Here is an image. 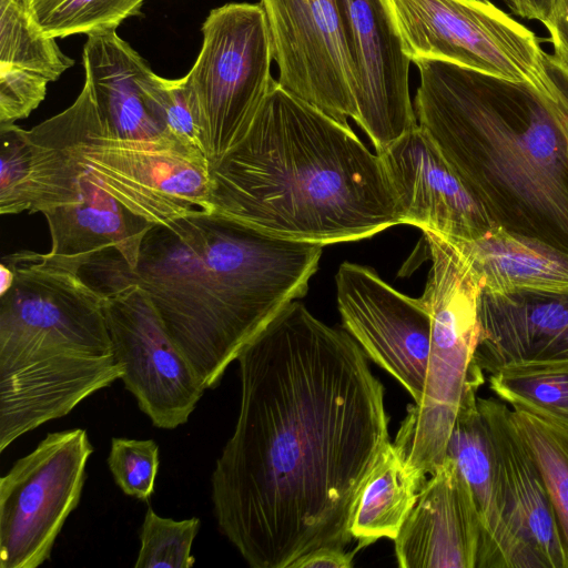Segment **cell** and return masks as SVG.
Returning <instances> with one entry per match:
<instances>
[{"label":"cell","instance_id":"cell-5","mask_svg":"<svg viewBox=\"0 0 568 568\" xmlns=\"http://www.w3.org/2000/svg\"><path fill=\"white\" fill-rule=\"evenodd\" d=\"M1 262L14 273L0 294V452L68 415L122 376L104 296L80 274L20 251Z\"/></svg>","mask_w":568,"mask_h":568},{"label":"cell","instance_id":"cell-21","mask_svg":"<svg viewBox=\"0 0 568 568\" xmlns=\"http://www.w3.org/2000/svg\"><path fill=\"white\" fill-rule=\"evenodd\" d=\"M51 247L42 257L78 273L97 254L113 248L130 268L139 263L146 233L154 226L92 183L84 202L45 210Z\"/></svg>","mask_w":568,"mask_h":568},{"label":"cell","instance_id":"cell-34","mask_svg":"<svg viewBox=\"0 0 568 568\" xmlns=\"http://www.w3.org/2000/svg\"><path fill=\"white\" fill-rule=\"evenodd\" d=\"M358 550L346 552L342 548L322 547L304 554L290 568H351Z\"/></svg>","mask_w":568,"mask_h":568},{"label":"cell","instance_id":"cell-20","mask_svg":"<svg viewBox=\"0 0 568 568\" xmlns=\"http://www.w3.org/2000/svg\"><path fill=\"white\" fill-rule=\"evenodd\" d=\"M477 398V392H473L464 400L446 449V456L465 478L479 516L481 545L477 568H530L505 516L493 444Z\"/></svg>","mask_w":568,"mask_h":568},{"label":"cell","instance_id":"cell-3","mask_svg":"<svg viewBox=\"0 0 568 568\" xmlns=\"http://www.w3.org/2000/svg\"><path fill=\"white\" fill-rule=\"evenodd\" d=\"M211 175L213 214L276 237L324 246L399 224L379 155L277 80Z\"/></svg>","mask_w":568,"mask_h":568},{"label":"cell","instance_id":"cell-4","mask_svg":"<svg viewBox=\"0 0 568 568\" xmlns=\"http://www.w3.org/2000/svg\"><path fill=\"white\" fill-rule=\"evenodd\" d=\"M418 124L495 226L568 254V75L555 91L418 59Z\"/></svg>","mask_w":568,"mask_h":568},{"label":"cell","instance_id":"cell-14","mask_svg":"<svg viewBox=\"0 0 568 568\" xmlns=\"http://www.w3.org/2000/svg\"><path fill=\"white\" fill-rule=\"evenodd\" d=\"M356 81L355 122L381 153L418 125L409 93L410 59L386 0H338Z\"/></svg>","mask_w":568,"mask_h":568},{"label":"cell","instance_id":"cell-19","mask_svg":"<svg viewBox=\"0 0 568 568\" xmlns=\"http://www.w3.org/2000/svg\"><path fill=\"white\" fill-rule=\"evenodd\" d=\"M82 58L84 81L114 135L142 142L174 140L150 110L148 87L154 72L115 29L88 34Z\"/></svg>","mask_w":568,"mask_h":568},{"label":"cell","instance_id":"cell-31","mask_svg":"<svg viewBox=\"0 0 568 568\" xmlns=\"http://www.w3.org/2000/svg\"><path fill=\"white\" fill-rule=\"evenodd\" d=\"M148 99L153 116L171 138L203 152L185 77L169 80L154 73L148 87Z\"/></svg>","mask_w":568,"mask_h":568},{"label":"cell","instance_id":"cell-11","mask_svg":"<svg viewBox=\"0 0 568 568\" xmlns=\"http://www.w3.org/2000/svg\"><path fill=\"white\" fill-rule=\"evenodd\" d=\"M99 292L126 390L153 426L174 429L185 424L206 387L173 344L149 296L131 283Z\"/></svg>","mask_w":568,"mask_h":568},{"label":"cell","instance_id":"cell-25","mask_svg":"<svg viewBox=\"0 0 568 568\" xmlns=\"http://www.w3.org/2000/svg\"><path fill=\"white\" fill-rule=\"evenodd\" d=\"M0 64L36 72L52 82L74 60L33 23L27 0H0Z\"/></svg>","mask_w":568,"mask_h":568},{"label":"cell","instance_id":"cell-32","mask_svg":"<svg viewBox=\"0 0 568 568\" xmlns=\"http://www.w3.org/2000/svg\"><path fill=\"white\" fill-rule=\"evenodd\" d=\"M48 83L36 72L0 64V125L28 118L44 100Z\"/></svg>","mask_w":568,"mask_h":568},{"label":"cell","instance_id":"cell-10","mask_svg":"<svg viewBox=\"0 0 568 568\" xmlns=\"http://www.w3.org/2000/svg\"><path fill=\"white\" fill-rule=\"evenodd\" d=\"M93 446L82 428L48 433L0 478V567L37 568L77 508Z\"/></svg>","mask_w":568,"mask_h":568},{"label":"cell","instance_id":"cell-17","mask_svg":"<svg viewBox=\"0 0 568 568\" xmlns=\"http://www.w3.org/2000/svg\"><path fill=\"white\" fill-rule=\"evenodd\" d=\"M491 439L505 516L530 568H568L548 494L539 469L511 417L497 398H477Z\"/></svg>","mask_w":568,"mask_h":568},{"label":"cell","instance_id":"cell-18","mask_svg":"<svg viewBox=\"0 0 568 568\" xmlns=\"http://www.w3.org/2000/svg\"><path fill=\"white\" fill-rule=\"evenodd\" d=\"M394 542L400 568H477L480 520L470 489L450 457L424 483Z\"/></svg>","mask_w":568,"mask_h":568},{"label":"cell","instance_id":"cell-30","mask_svg":"<svg viewBox=\"0 0 568 568\" xmlns=\"http://www.w3.org/2000/svg\"><path fill=\"white\" fill-rule=\"evenodd\" d=\"M0 213L30 212V149L26 130L13 124L0 125Z\"/></svg>","mask_w":568,"mask_h":568},{"label":"cell","instance_id":"cell-7","mask_svg":"<svg viewBox=\"0 0 568 568\" xmlns=\"http://www.w3.org/2000/svg\"><path fill=\"white\" fill-rule=\"evenodd\" d=\"M432 266L420 296L430 314L432 338L425 386L408 406L394 445L407 467L427 478L446 458L457 414L484 383L475 364L481 286L468 258L449 239L425 231Z\"/></svg>","mask_w":568,"mask_h":568},{"label":"cell","instance_id":"cell-27","mask_svg":"<svg viewBox=\"0 0 568 568\" xmlns=\"http://www.w3.org/2000/svg\"><path fill=\"white\" fill-rule=\"evenodd\" d=\"M491 392L523 409L568 429V369L500 372L488 377Z\"/></svg>","mask_w":568,"mask_h":568},{"label":"cell","instance_id":"cell-28","mask_svg":"<svg viewBox=\"0 0 568 568\" xmlns=\"http://www.w3.org/2000/svg\"><path fill=\"white\" fill-rule=\"evenodd\" d=\"M197 517L174 520L158 515L149 506L139 534L135 568H191L193 541L200 530Z\"/></svg>","mask_w":568,"mask_h":568},{"label":"cell","instance_id":"cell-36","mask_svg":"<svg viewBox=\"0 0 568 568\" xmlns=\"http://www.w3.org/2000/svg\"><path fill=\"white\" fill-rule=\"evenodd\" d=\"M0 294H3L11 287L14 281L12 268L3 262L0 265Z\"/></svg>","mask_w":568,"mask_h":568},{"label":"cell","instance_id":"cell-13","mask_svg":"<svg viewBox=\"0 0 568 568\" xmlns=\"http://www.w3.org/2000/svg\"><path fill=\"white\" fill-rule=\"evenodd\" d=\"M344 329L367 357L419 402L430 351L432 318L422 297H409L365 265L344 262L335 275Z\"/></svg>","mask_w":568,"mask_h":568},{"label":"cell","instance_id":"cell-8","mask_svg":"<svg viewBox=\"0 0 568 568\" xmlns=\"http://www.w3.org/2000/svg\"><path fill=\"white\" fill-rule=\"evenodd\" d=\"M200 53L185 75L204 155L214 166L246 133L274 79L273 47L261 3L210 11Z\"/></svg>","mask_w":568,"mask_h":568},{"label":"cell","instance_id":"cell-12","mask_svg":"<svg viewBox=\"0 0 568 568\" xmlns=\"http://www.w3.org/2000/svg\"><path fill=\"white\" fill-rule=\"evenodd\" d=\"M281 85L341 123L357 118L338 0H261Z\"/></svg>","mask_w":568,"mask_h":568},{"label":"cell","instance_id":"cell-22","mask_svg":"<svg viewBox=\"0 0 568 568\" xmlns=\"http://www.w3.org/2000/svg\"><path fill=\"white\" fill-rule=\"evenodd\" d=\"M449 240L468 258L481 292L568 291V254L539 239L495 226L474 240Z\"/></svg>","mask_w":568,"mask_h":568},{"label":"cell","instance_id":"cell-33","mask_svg":"<svg viewBox=\"0 0 568 568\" xmlns=\"http://www.w3.org/2000/svg\"><path fill=\"white\" fill-rule=\"evenodd\" d=\"M542 23L554 48L549 61L568 75V0H552L550 13Z\"/></svg>","mask_w":568,"mask_h":568},{"label":"cell","instance_id":"cell-15","mask_svg":"<svg viewBox=\"0 0 568 568\" xmlns=\"http://www.w3.org/2000/svg\"><path fill=\"white\" fill-rule=\"evenodd\" d=\"M399 224L474 240L495 227L427 132L418 124L377 153Z\"/></svg>","mask_w":568,"mask_h":568},{"label":"cell","instance_id":"cell-35","mask_svg":"<svg viewBox=\"0 0 568 568\" xmlns=\"http://www.w3.org/2000/svg\"><path fill=\"white\" fill-rule=\"evenodd\" d=\"M517 16L544 22L550 13L552 0H506Z\"/></svg>","mask_w":568,"mask_h":568},{"label":"cell","instance_id":"cell-24","mask_svg":"<svg viewBox=\"0 0 568 568\" xmlns=\"http://www.w3.org/2000/svg\"><path fill=\"white\" fill-rule=\"evenodd\" d=\"M511 417L539 469L568 557V429L523 409L511 408Z\"/></svg>","mask_w":568,"mask_h":568},{"label":"cell","instance_id":"cell-26","mask_svg":"<svg viewBox=\"0 0 568 568\" xmlns=\"http://www.w3.org/2000/svg\"><path fill=\"white\" fill-rule=\"evenodd\" d=\"M144 0H27L33 23L49 38L113 30Z\"/></svg>","mask_w":568,"mask_h":568},{"label":"cell","instance_id":"cell-6","mask_svg":"<svg viewBox=\"0 0 568 568\" xmlns=\"http://www.w3.org/2000/svg\"><path fill=\"white\" fill-rule=\"evenodd\" d=\"M30 149L29 213L81 203L87 178L154 225L195 210L212 213L211 165L178 141L121 139L105 124L90 85L64 111L26 130Z\"/></svg>","mask_w":568,"mask_h":568},{"label":"cell","instance_id":"cell-1","mask_svg":"<svg viewBox=\"0 0 568 568\" xmlns=\"http://www.w3.org/2000/svg\"><path fill=\"white\" fill-rule=\"evenodd\" d=\"M236 361L239 416L211 477L220 531L253 568L345 549L359 494L389 443L385 389L367 355L296 300Z\"/></svg>","mask_w":568,"mask_h":568},{"label":"cell","instance_id":"cell-29","mask_svg":"<svg viewBox=\"0 0 568 568\" xmlns=\"http://www.w3.org/2000/svg\"><path fill=\"white\" fill-rule=\"evenodd\" d=\"M108 466L118 487L139 500H148L154 493L160 466L159 445L153 439L113 437Z\"/></svg>","mask_w":568,"mask_h":568},{"label":"cell","instance_id":"cell-16","mask_svg":"<svg viewBox=\"0 0 568 568\" xmlns=\"http://www.w3.org/2000/svg\"><path fill=\"white\" fill-rule=\"evenodd\" d=\"M478 316L483 373L568 369V291L481 292Z\"/></svg>","mask_w":568,"mask_h":568},{"label":"cell","instance_id":"cell-2","mask_svg":"<svg viewBox=\"0 0 568 568\" xmlns=\"http://www.w3.org/2000/svg\"><path fill=\"white\" fill-rule=\"evenodd\" d=\"M322 252L323 245L195 210L154 225L135 268L109 248L80 274L98 291L113 284L141 287L209 389L287 304L306 294Z\"/></svg>","mask_w":568,"mask_h":568},{"label":"cell","instance_id":"cell-9","mask_svg":"<svg viewBox=\"0 0 568 568\" xmlns=\"http://www.w3.org/2000/svg\"><path fill=\"white\" fill-rule=\"evenodd\" d=\"M412 62L442 60L555 91L564 74L536 34L489 0H386Z\"/></svg>","mask_w":568,"mask_h":568},{"label":"cell","instance_id":"cell-23","mask_svg":"<svg viewBox=\"0 0 568 568\" xmlns=\"http://www.w3.org/2000/svg\"><path fill=\"white\" fill-rule=\"evenodd\" d=\"M427 478L409 469L394 443L381 452L357 499L349 534L361 550L381 538L395 539Z\"/></svg>","mask_w":568,"mask_h":568}]
</instances>
